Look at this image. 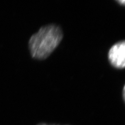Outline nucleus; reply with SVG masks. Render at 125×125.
Wrapping results in <instances>:
<instances>
[{
  "instance_id": "obj_3",
  "label": "nucleus",
  "mask_w": 125,
  "mask_h": 125,
  "mask_svg": "<svg viewBox=\"0 0 125 125\" xmlns=\"http://www.w3.org/2000/svg\"><path fill=\"white\" fill-rule=\"evenodd\" d=\"M37 125H61L56 124H47L45 123H41L37 124Z\"/></svg>"
},
{
  "instance_id": "obj_4",
  "label": "nucleus",
  "mask_w": 125,
  "mask_h": 125,
  "mask_svg": "<svg viewBox=\"0 0 125 125\" xmlns=\"http://www.w3.org/2000/svg\"><path fill=\"white\" fill-rule=\"evenodd\" d=\"M117 2L119 3L120 5H125V0H118V1H117Z\"/></svg>"
},
{
  "instance_id": "obj_2",
  "label": "nucleus",
  "mask_w": 125,
  "mask_h": 125,
  "mask_svg": "<svg viewBox=\"0 0 125 125\" xmlns=\"http://www.w3.org/2000/svg\"><path fill=\"white\" fill-rule=\"evenodd\" d=\"M108 60L111 65L118 69L125 68V40L116 43L109 49Z\"/></svg>"
},
{
  "instance_id": "obj_1",
  "label": "nucleus",
  "mask_w": 125,
  "mask_h": 125,
  "mask_svg": "<svg viewBox=\"0 0 125 125\" xmlns=\"http://www.w3.org/2000/svg\"><path fill=\"white\" fill-rule=\"evenodd\" d=\"M62 38L63 33L59 26L52 23L41 27L29 40L31 56L37 60L45 59L59 45Z\"/></svg>"
},
{
  "instance_id": "obj_5",
  "label": "nucleus",
  "mask_w": 125,
  "mask_h": 125,
  "mask_svg": "<svg viewBox=\"0 0 125 125\" xmlns=\"http://www.w3.org/2000/svg\"><path fill=\"white\" fill-rule=\"evenodd\" d=\"M123 98L125 102V85H124V88H123Z\"/></svg>"
}]
</instances>
